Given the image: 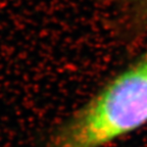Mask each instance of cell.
I'll use <instances>...</instances> for the list:
<instances>
[{"label":"cell","mask_w":147,"mask_h":147,"mask_svg":"<svg viewBox=\"0 0 147 147\" xmlns=\"http://www.w3.org/2000/svg\"><path fill=\"white\" fill-rule=\"evenodd\" d=\"M129 21L140 32H147V0H119Z\"/></svg>","instance_id":"2"},{"label":"cell","mask_w":147,"mask_h":147,"mask_svg":"<svg viewBox=\"0 0 147 147\" xmlns=\"http://www.w3.org/2000/svg\"><path fill=\"white\" fill-rule=\"evenodd\" d=\"M147 124V50L108 80L44 147H104Z\"/></svg>","instance_id":"1"}]
</instances>
